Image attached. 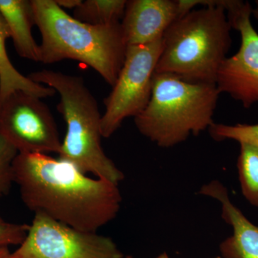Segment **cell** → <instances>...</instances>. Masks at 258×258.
Segmentation results:
<instances>
[{"mask_svg":"<svg viewBox=\"0 0 258 258\" xmlns=\"http://www.w3.org/2000/svg\"><path fill=\"white\" fill-rule=\"evenodd\" d=\"M13 169L22 200L35 214L77 230L98 232L120 211L118 184L90 177L60 158L19 153Z\"/></svg>","mask_w":258,"mask_h":258,"instance_id":"1","label":"cell"},{"mask_svg":"<svg viewBox=\"0 0 258 258\" xmlns=\"http://www.w3.org/2000/svg\"><path fill=\"white\" fill-rule=\"evenodd\" d=\"M197 4L203 8L179 17L164 32L155 74L215 84L232 45V28L225 8L214 6V0H197Z\"/></svg>","mask_w":258,"mask_h":258,"instance_id":"2","label":"cell"},{"mask_svg":"<svg viewBox=\"0 0 258 258\" xmlns=\"http://www.w3.org/2000/svg\"><path fill=\"white\" fill-rule=\"evenodd\" d=\"M40 30V62L69 59L86 64L113 86L125 60L127 45L120 23L100 26L68 14L55 0H31Z\"/></svg>","mask_w":258,"mask_h":258,"instance_id":"3","label":"cell"},{"mask_svg":"<svg viewBox=\"0 0 258 258\" xmlns=\"http://www.w3.org/2000/svg\"><path fill=\"white\" fill-rule=\"evenodd\" d=\"M34 82L53 88L60 96L57 110L66 123L59 158L84 174L119 184L124 174L102 147V115L96 98L81 76L43 69L29 75Z\"/></svg>","mask_w":258,"mask_h":258,"instance_id":"4","label":"cell"},{"mask_svg":"<svg viewBox=\"0 0 258 258\" xmlns=\"http://www.w3.org/2000/svg\"><path fill=\"white\" fill-rule=\"evenodd\" d=\"M220 93L215 84L186 82L169 74H154L147 106L134 118L142 135L159 147H173L215 123Z\"/></svg>","mask_w":258,"mask_h":258,"instance_id":"5","label":"cell"},{"mask_svg":"<svg viewBox=\"0 0 258 258\" xmlns=\"http://www.w3.org/2000/svg\"><path fill=\"white\" fill-rule=\"evenodd\" d=\"M161 50L162 38L145 45L127 46L118 79L104 100L103 138L111 137L125 118H135L145 109L152 96L153 79Z\"/></svg>","mask_w":258,"mask_h":258,"instance_id":"6","label":"cell"},{"mask_svg":"<svg viewBox=\"0 0 258 258\" xmlns=\"http://www.w3.org/2000/svg\"><path fill=\"white\" fill-rule=\"evenodd\" d=\"M114 241L35 214L25 240L10 258H123Z\"/></svg>","mask_w":258,"mask_h":258,"instance_id":"7","label":"cell"},{"mask_svg":"<svg viewBox=\"0 0 258 258\" xmlns=\"http://www.w3.org/2000/svg\"><path fill=\"white\" fill-rule=\"evenodd\" d=\"M41 99L17 91L0 103V136L18 153L60 152L62 141L55 118Z\"/></svg>","mask_w":258,"mask_h":258,"instance_id":"8","label":"cell"},{"mask_svg":"<svg viewBox=\"0 0 258 258\" xmlns=\"http://www.w3.org/2000/svg\"><path fill=\"white\" fill-rule=\"evenodd\" d=\"M252 8L232 0L227 10L232 28L240 32V48L223 61L217 73L219 92L227 93L245 108L258 103V33L251 23Z\"/></svg>","mask_w":258,"mask_h":258,"instance_id":"9","label":"cell"},{"mask_svg":"<svg viewBox=\"0 0 258 258\" xmlns=\"http://www.w3.org/2000/svg\"><path fill=\"white\" fill-rule=\"evenodd\" d=\"M178 18L176 0L127 1L120 23L127 46L145 45L162 38Z\"/></svg>","mask_w":258,"mask_h":258,"instance_id":"10","label":"cell"},{"mask_svg":"<svg viewBox=\"0 0 258 258\" xmlns=\"http://www.w3.org/2000/svg\"><path fill=\"white\" fill-rule=\"evenodd\" d=\"M200 194L220 202L222 217L233 230L232 235L220 244L222 258H258V227L231 202L225 186L212 181L204 185Z\"/></svg>","mask_w":258,"mask_h":258,"instance_id":"11","label":"cell"},{"mask_svg":"<svg viewBox=\"0 0 258 258\" xmlns=\"http://www.w3.org/2000/svg\"><path fill=\"white\" fill-rule=\"evenodd\" d=\"M0 13L19 56L40 62V45L32 34L35 20L31 0H0Z\"/></svg>","mask_w":258,"mask_h":258,"instance_id":"12","label":"cell"},{"mask_svg":"<svg viewBox=\"0 0 258 258\" xmlns=\"http://www.w3.org/2000/svg\"><path fill=\"white\" fill-rule=\"evenodd\" d=\"M9 38V29L0 13V103L17 91H23L40 98L55 95L53 88L34 82L15 69L7 51L6 42Z\"/></svg>","mask_w":258,"mask_h":258,"instance_id":"13","label":"cell"},{"mask_svg":"<svg viewBox=\"0 0 258 258\" xmlns=\"http://www.w3.org/2000/svg\"><path fill=\"white\" fill-rule=\"evenodd\" d=\"M126 5V0H86L74 10L73 17L88 25H115L120 23Z\"/></svg>","mask_w":258,"mask_h":258,"instance_id":"14","label":"cell"},{"mask_svg":"<svg viewBox=\"0 0 258 258\" xmlns=\"http://www.w3.org/2000/svg\"><path fill=\"white\" fill-rule=\"evenodd\" d=\"M240 145L237 168L241 189L249 204L258 208V149L243 142Z\"/></svg>","mask_w":258,"mask_h":258,"instance_id":"15","label":"cell"},{"mask_svg":"<svg viewBox=\"0 0 258 258\" xmlns=\"http://www.w3.org/2000/svg\"><path fill=\"white\" fill-rule=\"evenodd\" d=\"M210 136L216 141L227 139L236 141L240 143L252 144L258 149L257 124L227 125L223 123H213L209 128Z\"/></svg>","mask_w":258,"mask_h":258,"instance_id":"16","label":"cell"},{"mask_svg":"<svg viewBox=\"0 0 258 258\" xmlns=\"http://www.w3.org/2000/svg\"><path fill=\"white\" fill-rule=\"evenodd\" d=\"M18 150L0 136V198L9 194L15 183L13 164Z\"/></svg>","mask_w":258,"mask_h":258,"instance_id":"17","label":"cell"},{"mask_svg":"<svg viewBox=\"0 0 258 258\" xmlns=\"http://www.w3.org/2000/svg\"><path fill=\"white\" fill-rule=\"evenodd\" d=\"M29 225L14 223L0 216V249L9 248L11 245H20L25 240Z\"/></svg>","mask_w":258,"mask_h":258,"instance_id":"18","label":"cell"},{"mask_svg":"<svg viewBox=\"0 0 258 258\" xmlns=\"http://www.w3.org/2000/svg\"><path fill=\"white\" fill-rule=\"evenodd\" d=\"M57 5L62 10H75L82 3V0H55Z\"/></svg>","mask_w":258,"mask_h":258,"instance_id":"19","label":"cell"},{"mask_svg":"<svg viewBox=\"0 0 258 258\" xmlns=\"http://www.w3.org/2000/svg\"><path fill=\"white\" fill-rule=\"evenodd\" d=\"M10 252L9 248L0 249V258H10Z\"/></svg>","mask_w":258,"mask_h":258,"instance_id":"20","label":"cell"},{"mask_svg":"<svg viewBox=\"0 0 258 258\" xmlns=\"http://www.w3.org/2000/svg\"><path fill=\"white\" fill-rule=\"evenodd\" d=\"M252 15H253L254 18H255L258 22V0L255 1V7L252 8Z\"/></svg>","mask_w":258,"mask_h":258,"instance_id":"21","label":"cell"},{"mask_svg":"<svg viewBox=\"0 0 258 258\" xmlns=\"http://www.w3.org/2000/svg\"><path fill=\"white\" fill-rule=\"evenodd\" d=\"M155 258H169V256H168L167 253L166 252H163L161 254H159V256H157V257Z\"/></svg>","mask_w":258,"mask_h":258,"instance_id":"22","label":"cell"},{"mask_svg":"<svg viewBox=\"0 0 258 258\" xmlns=\"http://www.w3.org/2000/svg\"><path fill=\"white\" fill-rule=\"evenodd\" d=\"M214 258H222L221 257H214Z\"/></svg>","mask_w":258,"mask_h":258,"instance_id":"23","label":"cell"}]
</instances>
